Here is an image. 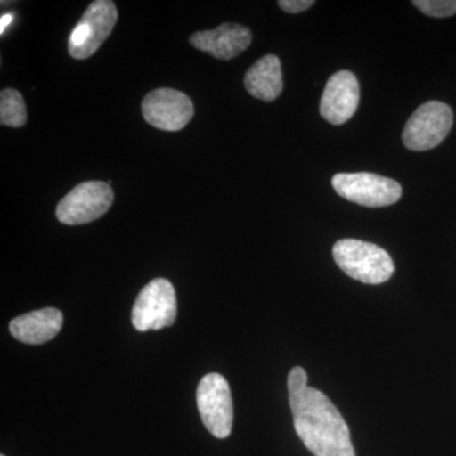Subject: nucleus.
<instances>
[{
    "label": "nucleus",
    "instance_id": "nucleus-5",
    "mask_svg": "<svg viewBox=\"0 0 456 456\" xmlns=\"http://www.w3.org/2000/svg\"><path fill=\"white\" fill-rule=\"evenodd\" d=\"M452 108L443 102L422 104L410 117L402 134L404 146L412 151H426L439 146L452 130Z\"/></svg>",
    "mask_w": 456,
    "mask_h": 456
},
{
    "label": "nucleus",
    "instance_id": "nucleus-7",
    "mask_svg": "<svg viewBox=\"0 0 456 456\" xmlns=\"http://www.w3.org/2000/svg\"><path fill=\"white\" fill-rule=\"evenodd\" d=\"M113 200L114 193L108 183H82L57 204V220L69 226L89 224L106 215Z\"/></svg>",
    "mask_w": 456,
    "mask_h": 456
},
{
    "label": "nucleus",
    "instance_id": "nucleus-2",
    "mask_svg": "<svg viewBox=\"0 0 456 456\" xmlns=\"http://www.w3.org/2000/svg\"><path fill=\"white\" fill-rule=\"evenodd\" d=\"M332 255L345 274L362 283L382 284L395 273L391 255L371 242L340 240L336 242Z\"/></svg>",
    "mask_w": 456,
    "mask_h": 456
},
{
    "label": "nucleus",
    "instance_id": "nucleus-16",
    "mask_svg": "<svg viewBox=\"0 0 456 456\" xmlns=\"http://www.w3.org/2000/svg\"><path fill=\"white\" fill-rule=\"evenodd\" d=\"M314 4V0H281V2H278L281 9H283L287 13L292 14L302 13V12L307 11Z\"/></svg>",
    "mask_w": 456,
    "mask_h": 456
},
{
    "label": "nucleus",
    "instance_id": "nucleus-6",
    "mask_svg": "<svg viewBox=\"0 0 456 456\" xmlns=\"http://www.w3.org/2000/svg\"><path fill=\"white\" fill-rule=\"evenodd\" d=\"M332 187L344 200L370 208L392 206L402 197L398 182L371 173L336 174Z\"/></svg>",
    "mask_w": 456,
    "mask_h": 456
},
{
    "label": "nucleus",
    "instance_id": "nucleus-11",
    "mask_svg": "<svg viewBox=\"0 0 456 456\" xmlns=\"http://www.w3.org/2000/svg\"><path fill=\"white\" fill-rule=\"evenodd\" d=\"M253 41L248 27L224 23L211 31L196 32L189 37L194 49L209 53L218 60H231L241 55Z\"/></svg>",
    "mask_w": 456,
    "mask_h": 456
},
{
    "label": "nucleus",
    "instance_id": "nucleus-4",
    "mask_svg": "<svg viewBox=\"0 0 456 456\" xmlns=\"http://www.w3.org/2000/svg\"><path fill=\"white\" fill-rule=\"evenodd\" d=\"M178 314L175 289L164 278L154 279L141 290L134 308L132 323L137 331L161 330L175 322Z\"/></svg>",
    "mask_w": 456,
    "mask_h": 456
},
{
    "label": "nucleus",
    "instance_id": "nucleus-10",
    "mask_svg": "<svg viewBox=\"0 0 456 456\" xmlns=\"http://www.w3.org/2000/svg\"><path fill=\"white\" fill-rule=\"evenodd\" d=\"M359 102L358 79L350 71L341 70L327 80L321 98L320 113L331 125H344L355 114Z\"/></svg>",
    "mask_w": 456,
    "mask_h": 456
},
{
    "label": "nucleus",
    "instance_id": "nucleus-12",
    "mask_svg": "<svg viewBox=\"0 0 456 456\" xmlns=\"http://www.w3.org/2000/svg\"><path fill=\"white\" fill-rule=\"evenodd\" d=\"M64 323V316L56 308L29 312L14 318L9 331L16 340L28 345H41L53 340Z\"/></svg>",
    "mask_w": 456,
    "mask_h": 456
},
{
    "label": "nucleus",
    "instance_id": "nucleus-18",
    "mask_svg": "<svg viewBox=\"0 0 456 456\" xmlns=\"http://www.w3.org/2000/svg\"><path fill=\"white\" fill-rule=\"evenodd\" d=\"M2 456H5V455H2Z\"/></svg>",
    "mask_w": 456,
    "mask_h": 456
},
{
    "label": "nucleus",
    "instance_id": "nucleus-13",
    "mask_svg": "<svg viewBox=\"0 0 456 456\" xmlns=\"http://www.w3.org/2000/svg\"><path fill=\"white\" fill-rule=\"evenodd\" d=\"M245 88L254 98L275 101L283 92L281 60L275 55L261 57L245 75Z\"/></svg>",
    "mask_w": 456,
    "mask_h": 456
},
{
    "label": "nucleus",
    "instance_id": "nucleus-1",
    "mask_svg": "<svg viewBox=\"0 0 456 456\" xmlns=\"http://www.w3.org/2000/svg\"><path fill=\"white\" fill-rule=\"evenodd\" d=\"M305 369L293 368L288 375L289 406L294 428L314 456H355L349 426L329 397L307 386Z\"/></svg>",
    "mask_w": 456,
    "mask_h": 456
},
{
    "label": "nucleus",
    "instance_id": "nucleus-15",
    "mask_svg": "<svg viewBox=\"0 0 456 456\" xmlns=\"http://www.w3.org/2000/svg\"><path fill=\"white\" fill-rule=\"evenodd\" d=\"M412 4L426 16L445 18L456 14V0H413Z\"/></svg>",
    "mask_w": 456,
    "mask_h": 456
},
{
    "label": "nucleus",
    "instance_id": "nucleus-8",
    "mask_svg": "<svg viewBox=\"0 0 456 456\" xmlns=\"http://www.w3.org/2000/svg\"><path fill=\"white\" fill-rule=\"evenodd\" d=\"M197 404L207 430L226 439L232 430L233 406L228 382L218 373L207 374L197 388Z\"/></svg>",
    "mask_w": 456,
    "mask_h": 456
},
{
    "label": "nucleus",
    "instance_id": "nucleus-14",
    "mask_svg": "<svg viewBox=\"0 0 456 456\" xmlns=\"http://www.w3.org/2000/svg\"><path fill=\"white\" fill-rule=\"evenodd\" d=\"M27 122V110L22 94L16 89H3L0 93V123L20 128Z\"/></svg>",
    "mask_w": 456,
    "mask_h": 456
},
{
    "label": "nucleus",
    "instance_id": "nucleus-17",
    "mask_svg": "<svg viewBox=\"0 0 456 456\" xmlns=\"http://www.w3.org/2000/svg\"><path fill=\"white\" fill-rule=\"evenodd\" d=\"M12 20H13V16L12 14H4V16H2V20H0V33H4L5 28L9 25H11Z\"/></svg>",
    "mask_w": 456,
    "mask_h": 456
},
{
    "label": "nucleus",
    "instance_id": "nucleus-3",
    "mask_svg": "<svg viewBox=\"0 0 456 456\" xmlns=\"http://www.w3.org/2000/svg\"><path fill=\"white\" fill-rule=\"evenodd\" d=\"M118 20L116 4L110 0L90 3L71 33L69 53L75 60H86L101 49Z\"/></svg>",
    "mask_w": 456,
    "mask_h": 456
},
{
    "label": "nucleus",
    "instance_id": "nucleus-9",
    "mask_svg": "<svg viewBox=\"0 0 456 456\" xmlns=\"http://www.w3.org/2000/svg\"><path fill=\"white\" fill-rule=\"evenodd\" d=\"M143 118L159 130H183L193 118L194 107L191 98L179 90H152L142 101Z\"/></svg>",
    "mask_w": 456,
    "mask_h": 456
}]
</instances>
